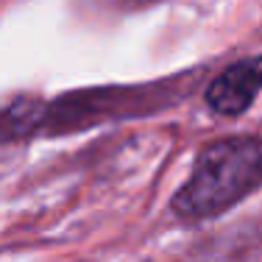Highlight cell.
Instances as JSON below:
<instances>
[{"label": "cell", "instance_id": "2", "mask_svg": "<svg viewBox=\"0 0 262 262\" xmlns=\"http://www.w3.org/2000/svg\"><path fill=\"white\" fill-rule=\"evenodd\" d=\"M204 73L190 70L176 78L148 81V84H112V86H84L56 95L39 106L36 137H61L98 128L103 123L148 117L165 112L167 106L184 101Z\"/></svg>", "mask_w": 262, "mask_h": 262}, {"label": "cell", "instance_id": "3", "mask_svg": "<svg viewBox=\"0 0 262 262\" xmlns=\"http://www.w3.org/2000/svg\"><path fill=\"white\" fill-rule=\"evenodd\" d=\"M262 92V53L243 56L226 64L221 73L209 78L204 90V103L212 115L240 117L251 109V103Z\"/></svg>", "mask_w": 262, "mask_h": 262}, {"label": "cell", "instance_id": "4", "mask_svg": "<svg viewBox=\"0 0 262 262\" xmlns=\"http://www.w3.org/2000/svg\"><path fill=\"white\" fill-rule=\"evenodd\" d=\"M109 3H120L123 9H134V6H140V3H151V0H109Z\"/></svg>", "mask_w": 262, "mask_h": 262}, {"label": "cell", "instance_id": "1", "mask_svg": "<svg viewBox=\"0 0 262 262\" xmlns=\"http://www.w3.org/2000/svg\"><path fill=\"white\" fill-rule=\"evenodd\" d=\"M262 187V137L229 134L195 154L190 176L173 192L170 207L184 223L226 215Z\"/></svg>", "mask_w": 262, "mask_h": 262}]
</instances>
